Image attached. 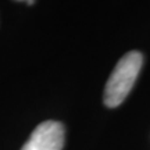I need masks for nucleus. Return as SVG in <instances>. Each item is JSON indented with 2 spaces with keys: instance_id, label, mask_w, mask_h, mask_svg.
Segmentation results:
<instances>
[{
  "instance_id": "obj_1",
  "label": "nucleus",
  "mask_w": 150,
  "mask_h": 150,
  "mask_svg": "<svg viewBox=\"0 0 150 150\" xmlns=\"http://www.w3.org/2000/svg\"><path fill=\"white\" fill-rule=\"evenodd\" d=\"M143 64V57L139 52H129L120 60L112 70L104 88V104L117 107L125 100L134 86Z\"/></svg>"
},
{
  "instance_id": "obj_2",
  "label": "nucleus",
  "mask_w": 150,
  "mask_h": 150,
  "mask_svg": "<svg viewBox=\"0 0 150 150\" xmlns=\"http://www.w3.org/2000/svg\"><path fill=\"white\" fill-rule=\"evenodd\" d=\"M64 127L57 121H45L33 129L21 150H63Z\"/></svg>"
}]
</instances>
